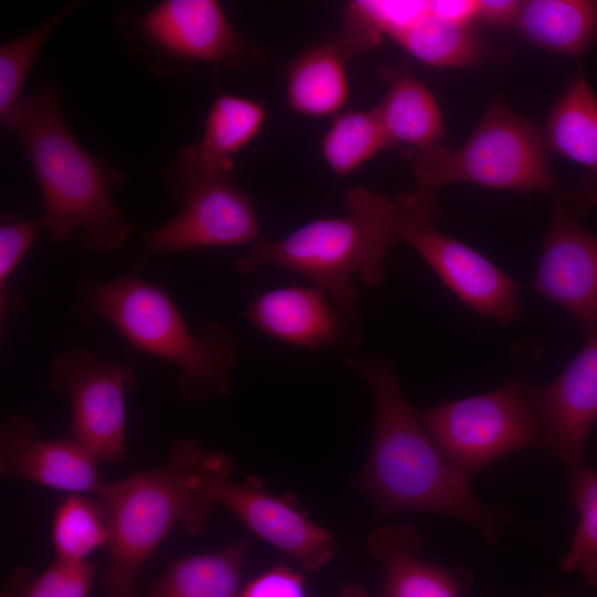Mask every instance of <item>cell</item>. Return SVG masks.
I'll list each match as a JSON object with an SVG mask.
<instances>
[{
    "label": "cell",
    "mask_w": 597,
    "mask_h": 597,
    "mask_svg": "<svg viewBox=\"0 0 597 597\" xmlns=\"http://www.w3.org/2000/svg\"><path fill=\"white\" fill-rule=\"evenodd\" d=\"M344 362L367 383L374 402L373 443L354 486L381 516L446 515L468 523L493 545L502 530L501 513L474 496L431 440L406 400L394 366L380 355H347Z\"/></svg>",
    "instance_id": "obj_1"
},
{
    "label": "cell",
    "mask_w": 597,
    "mask_h": 597,
    "mask_svg": "<svg viewBox=\"0 0 597 597\" xmlns=\"http://www.w3.org/2000/svg\"><path fill=\"white\" fill-rule=\"evenodd\" d=\"M344 205L342 216L314 219L282 239L252 244L237 259V271L249 275L266 265L287 269L308 279L342 307L356 308L354 276L378 285L388 249L401 241L399 203L397 198L355 186L346 192Z\"/></svg>",
    "instance_id": "obj_4"
},
{
    "label": "cell",
    "mask_w": 597,
    "mask_h": 597,
    "mask_svg": "<svg viewBox=\"0 0 597 597\" xmlns=\"http://www.w3.org/2000/svg\"><path fill=\"white\" fill-rule=\"evenodd\" d=\"M344 50L324 44L305 51L294 60L286 74L290 107L302 115L338 114L348 98Z\"/></svg>",
    "instance_id": "obj_22"
},
{
    "label": "cell",
    "mask_w": 597,
    "mask_h": 597,
    "mask_svg": "<svg viewBox=\"0 0 597 597\" xmlns=\"http://www.w3.org/2000/svg\"><path fill=\"white\" fill-rule=\"evenodd\" d=\"M552 383L524 386L536 416L541 442L564 464L569 476L584 464V450L597 420V329Z\"/></svg>",
    "instance_id": "obj_13"
},
{
    "label": "cell",
    "mask_w": 597,
    "mask_h": 597,
    "mask_svg": "<svg viewBox=\"0 0 597 597\" xmlns=\"http://www.w3.org/2000/svg\"><path fill=\"white\" fill-rule=\"evenodd\" d=\"M175 202L180 207L175 217L142 231L146 256L261 241L254 203L229 177L199 184Z\"/></svg>",
    "instance_id": "obj_12"
},
{
    "label": "cell",
    "mask_w": 597,
    "mask_h": 597,
    "mask_svg": "<svg viewBox=\"0 0 597 597\" xmlns=\"http://www.w3.org/2000/svg\"><path fill=\"white\" fill-rule=\"evenodd\" d=\"M544 597H562V596H561V595H557V594H548V595H546V596H544Z\"/></svg>",
    "instance_id": "obj_36"
},
{
    "label": "cell",
    "mask_w": 597,
    "mask_h": 597,
    "mask_svg": "<svg viewBox=\"0 0 597 597\" xmlns=\"http://www.w3.org/2000/svg\"><path fill=\"white\" fill-rule=\"evenodd\" d=\"M338 597H368V595L360 584L349 583L342 588Z\"/></svg>",
    "instance_id": "obj_35"
},
{
    "label": "cell",
    "mask_w": 597,
    "mask_h": 597,
    "mask_svg": "<svg viewBox=\"0 0 597 597\" xmlns=\"http://www.w3.org/2000/svg\"><path fill=\"white\" fill-rule=\"evenodd\" d=\"M97 565L90 561L56 558L41 574L18 567L6 585L2 597H88Z\"/></svg>",
    "instance_id": "obj_30"
},
{
    "label": "cell",
    "mask_w": 597,
    "mask_h": 597,
    "mask_svg": "<svg viewBox=\"0 0 597 597\" xmlns=\"http://www.w3.org/2000/svg\"><path fill=\"white\" fill-rule=\"evenodd\" d=\"M114 23L128 49L161 76L182 74L198 63L237 69L262 60L214 0H164L138 15L119 13Z\"/></svg>",
    "instance_id": "obj_7"
},
{
    "label": "cell",
    "mask_w": 597,
    "mask_h": 597,
    "mask_svg": "<svg viewBox=\"0 0 597 597\" xmlns=\"http://www.w3.org/2000/svg\"><path fill=\"white\" fill-rule=\"evenodd\" d=\"M391 146L374 109L336 114L322 142V156L337 177H344Z\"/></svg>",
    "instance_id": "obj_26"
},
{
    "label": "cell",
    "mask_w": 597,
    "mask_h": 597,
    "mask_svg": "<svg viewBox=\"0 0 597 597\" xmlns=\"http://www.w3.org/2000/svg\"><path fill=\"white\" fill-rule=\"evenodd\" d=\"M82 1H71L49 19L0 46V118L21 100L24 81L43 44Z\"/></svg>",
    "instance_id": "obj_28"
},
{
    "label": "cell",
    "mask_w": 597,
    "mask_h": 597,
    "mask_svg": "<svg viewBox=\"0 0 597 597\" xmlns=\"http://www.w3.org/2000/svg\"><path fill=\"white\" fill-rule=\"evenodd\" d=\"M98 461L73 437L44 439L25 415H10L0 427V473L38 485L98 495Z\"/></svg>",
    "instance_id": "obj_17"
},
{
    "label": "cell",
    "mask_w": 597,
    "mask_h": 597,
    "mask_svg": "<svg viewBox=\"0 0 597 597\" xmlns=\"http://www.w3.org/2000/svg\"><path fill=\"white\" fill-rule=\"evenodd\" d=\"M544 137L503 102L489 104L483 117L458 149L436 145L405 148L418 190L433 192L449 184H473L523 193L559 196Z\"/></svg>",
    "instance_id": "obj_6"
},
{
    "label": "cell",
    "mask_w": 597,
    "mask_h": 597,
    "mask_svg": "<svg viewBox=\"0 0 597 597\" xmlns=\"http://www.w3.org/2000/svg\"><path fill=\"white\" fill-rule=\"evenodd\" d=\"M429 12L444 20L469 25L476 19L478 1L440 0L429 1Z\"/></svg>",
    "instance_id": "obj_34"
},
{
    "label": "cell",
    "mask_w": 597,
    "mask_h": 597,
    "mask_svg": "<svg viewBox=\"0 0 597 597\" xmlns=\"http://www.w3.org/2000/svg\"><path fill=\"white\" fill-rule=\"evenodd\" d=\"M417 416L468 482L498 459L541 442L536 416L516 380L486 394L418 411Z\"/></svg>",
    "instance_id": "obj_8"
},
{
    "label": "cell",
    "mask_w": 597,
    "mask_h": 597,
    "mask_svg": "<svg viewBox=\"0 0 597 597\" xmlns=\"http://www.w3.org/2000/svg\"><path fill=\"white\" fill-rule=\"evenodd\" d=\"M240 597H307V594L298 573L277 565L249 582Z\"/></svg>",
    "instance_id": "obj_32"
},
{
    "label": "cell",
    "mask_w": 597,
    "mask_h": 597,
    "mask_svg": "<svg viewBox=\"0 0 597 597\" xmlns=\"http://www.w3.org/2000/svg\"><path fill=\"white\" fill-rule=\"evenodd\" d=\"M429 11V1H352L345 11L343 50L369 49L394 38Z\"/></svg>",
    "instance_id": "obj_27"
},
{
    "label": "cell",
    "mask_w": 597,
    "mask_h": 597,
    "mask_svg": "<svg viewBox=\"0 0 597 597\" xmlns=\"http://www.w3.org/2000/svg\"><path fill=\"white\" fill-rule=\"evenodd\" d=\"M397 200L401 241L408 242L460 300L502 325L521 315L514 281L478 251L437 230L441 209L433 192L416 189Z\"/></svg>",
    "instance_id": "obj_9"
},
{
    "label": "cell",
    "mask_w": 597,
    "mask_h": 597,
    "mask_svg": "<svg viewBox=\"0 0 597 597\" xmlns=\"http://www.w3.org/2000/svg\"><path fill=\"white\" fill-rule=\"evenodd\" d=\"M206 454L198 441L177 440L163 465L103 483L96 498L111 523L100 576L105 597H135L137 575L176 525L190 534L205 528L214 505L198 486Z\"/></svg>",
    "instance_id": "obj_5"
},
{
    "label": "cell",
    "mask_w": 597,
    "mask_h": 597,
    "mask_svg": "<svg viewBox=\"0 0 597 597\" xmlns=\"http://www.w3.org/2000/svg\"><path fill=\"white\" fill-rule=\"evenodd\" d=\"M388 90L374 108L390 143L423 149L438 145L444 125L430 90L413 74L401 70L387 73Z\"/></svg>",
    "instance_id": "obj_20"
},
{
    "label": "cell",
    "mask_w": 597,
    "mask_h": 597,
    "mask_svg": "<svg viewBox=\"0 0 597 597\" xmlns=\"http://www.w3.org/2000/svg\"><path fill=\"white\" fill-rule=\"evenodd\" d=\"M232 462L221 452L208 450L198 486L213 504L232 512L260 538L289 555L305 572L321 570L334 556L333 536L314 523L292 494L269 492L255 475L232 481Z\"/></svg>",
    "instance_id": "obj_10"
},
{
    "label": "cell",
    "mask_w": 597,
    "mask_h": 597,
    "mask_svg": "<svg viewBox=\"0 0 597 597\" xmlns=\"http://www.w3.org/2000/svg\"><path fill=\"white\" fill-rule=\"evenodd\" d=\"M49 387L71 398V433L98 462L121 460L126 443L125 397L135 388L134 367L78 347L53 359Z\"/></svg>",
    "instance_id": "obj_11"
},
{
    "label": "cell",
    "mask_w": 597,
    "mask_h": 597,
    "mask_svg": "<svg viewBox=\"0 0 597 597\" xmlns=\"http://www.w3.org/2000/svg\"><path fill=\"white\" fill-rule=\"evenodd\" d=\"M56 558L87 561L97 548L108 545L111 523L100 499L70 494L57 505L51 531Z\"/></svg>",
    "instance_id": "obj_25"
},
{
    "label": "cell",
    "mask_w": 597,
    "mask_h": 597,
    "mask_svg": "<svg viewBox=\"0 0 597 597\" xmlns=\"http://www.w3.org/2000/svg\"><path fill=\"white\" fill-rule=\"evenodd\" d=\"M522 1L483 0L478 1L476 19L496 27L514 24Z\"/></svg>",
    "instance_id": "obj_33"
},
{
    "label": "cell",
    "mask_w": 597,
    "mask_h": 597,
    "mask_svg": "<svg viewBox=\"0 0 597 597\" xmlns=\"http://www.w3.org/2000/svg\"><path fill=\"white\" fill-rule=\"evenodd\" d=\"M533 289L567 311L585 335L597 329V234L556 199Z\"/></svg>",
    "instance_id": "obj_15"
},
{
    "label": "cell",
    "mask_w": 597,
    "mask_h": 597,
    "mask_svg": "<svg viewBox=\"0 0 597 597\" xmlns=\"http://www.w3.org/2000/svg\"><path fill=\"white\" fill-rule=\"evenodd\" d=\"M514 25L544 50L579 56L597 41V1H522Z\"/></svg>",
    "instance_id": "obj_21"
},
{
    "label": "cell",
    "mask_w": 597,
    "mask_h": 597,
    "mask_svg": "<svg viewBox=\"0 0 597 597\" xmlns=\"http://www.w3.org/2000/svg\"><path fill=\"white\" fill-rule=\"evenodd\" d=\"M60 106L57 88L43 85L1 117V126L15 135L29 158L43 198V228L61 244L77 231L88 253L107 254L134 229L111 196L124 177L113 164L82 147Z\"/></svg>",
    "instance_id": "obj_2"
},
{
    "label": "cell",
    "mask_w": 597,
    "mask_h": 597,
    "mask_svg": "<svg viewBox=\"0 0 597 597\" xmlns=\"http://www.w3.org/2000/svg\"><path fill=\"white\" fill-rule=\"evenodd\" d=\"M72 313L85 325L108 322L134 348L172 364L184 400L228 396L240 355L235 336L216 322L193 333L168 294L135 269L108 281L83 273L74 286Z\"/></svg>",
    "instance_id": "obj_3"
},
{
    "label": "cell",
    "mask_w": 597,
    "mask_h": 597,
    "mask_svg": "<svg viewBox=\"0 0 597 597\" xmlns=\"http://www.w3.org/2000/svg\"><path fill=\"white\" fill-rule=\"evenodd\" d=\"M367 549L383 566L381 597H460L470 584L467 573L422 561L421 537L408 524L375 528Z\"/></svg>",
    "instance_id": "obj_18"
},
{
    "label": "cell",
    "mask_w": 597,
    "mask_h": 597,
    "mask_svg": "<svg viewBox=\"0 0 597 597\" xmlns=\"http://www.w3.org/2000/svg\"><path fill=\"white\" fill-rule=\"evenodd\" d=\"M548 149L585 168L577 199L597 206V95L580 73L553 107L544 130Z\"/></svg>",
    "instance_id": "obj_19"
},
{
    "label": "cell",
    "mask_w": 597,
    "mask_h": 597,
    "mask_svg": "<svg viewBox=\"0 0 597 597\" xmlns=\"http://www.w3.org/2000/svg\"><path fill=\"white\" fill-rule=\"evenodd\" d=\"M243 316L263 334L306 349L356 348L362 339L357 310L342 307L314 285L261 293Z\"/></svg>",
    "instance_id": "obj_14"
},
{
    "label": "cell",
    "mask_w": 597,
    "mask_h": 597,
    "mask_svg": "<svg viewBox=\"0 0 597 597\" xmlns=\"http://www.w3.org/2000/svg\"><path fill=\"white\" fill-rule=\"evenodd\" d=\"M570 496L579 519L569 549L561 561L564 572L576 570L590 588L597 587V471L586 465L570 475Z\"/></svg>",
    "instance_id": "obj_29"
},
{
    "label": "cell",
    "mask_w": 597,
    "mask_h": 597,
    "mask_svg": "<svg viewBox=\"0 0 597 597\" xmlns=\"http://www.w3.org/2000/svg\"><path fill=\"white\" fill-rule=\"evenodd\" d=\"M265 118L263 104L235 94H219L209 107L200 139L182 146L161 172L174 200L199 184L229 177L234 156L260 134Z\"/></svg>",
    "instance_id": "obj_16"
},
{
    "label": "cell",
    "mask_w": 597,
    "mask_h": 597,
    "mask_svg": "<svg viewBox=\"0 0 597 597\" xmlns=\"http://www.w3.org/2000/svg\"><path fill=\"white\" fill-rule=\"evenodd\" d=\"M43 228L41 219L30 220L17 216L2 214L0 224V317L20 312L24 302L8 291V281L32 247L39 231Z\"/></svg>",
    "instance_id": "obj_31"
},
{
    "label": "cell",
    "mask_w": 597,
    "mask_h": 597,
    "mask_svg": "<svg viewBox=\"0 0 597 597\" xmlns=\"http://www.w3.org/2000/svg\"><path fill=\"white\" fill-rule=\"evenodd\" d=\"M248 548L240 538L212 553L177 558L146 597H240Z\"/></svg>",
    "instance_id": "obj_23"
},
{
    "label": "cell",
    "mask_w": 597,
    "mask_h": 597,
    "mask_svg": "<svg viewBox=\"0 0 597 597\" xmlns=\"http://www.w3.org/2000/svg\"><path fill=\"white\" fill-rule=\"evenodd\" d=\"M419 61L437 67H462L476 61L480 43L469 25L428 11L392 38Z\"/></svg>",
    "instance_id": "obj_24"
}]
</instances>
